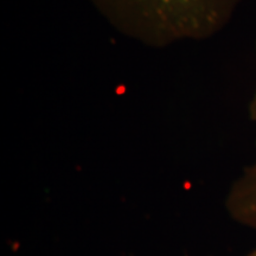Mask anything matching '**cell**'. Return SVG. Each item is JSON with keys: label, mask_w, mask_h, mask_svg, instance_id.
<instances>
[{"label": "cell", "mask_w": 256, "mask_h": 256, "mask_svg": "<svg viewBox=\"0 0 256 256\" xmlns=\"http://www.w3.org/2000/svg\"><path fill=\"white\" fill-rule=\"evenodd\" d=\"M247 256H256V246H255V248L252 249V250L249 252V254L247 255Z\"/></svg>", "instance_id": "obj_4"}, {"label": "cell", "mask_w": 256, "mask_h": 256, "mask_svg": "<svg viewBox=\"0 0 256 256\" xmlns=\"http://www.w3.org/2000/svg\"><path fill=\"white\" fill-rule=\"evenodd\" d=\"M124 37L154 49L215 37L242 0H87Z\"/></svg>", "instance_id": "obj_1"}, {"label": "cell", "mask_w": 256, "mask_h": 256, "mask_svg": "<svg viewBox=\"0 0 256 256\" xmlns=\"http://www.w3.org/2000/svg\"><path fill=\"white\" fill-rule=\"evenodd\" d=\"M226 209L232 220L256 230V158L232 183L226 198Z\"/></svg>", "instance_id": "obj_2"}, {"label": "cell", "mask_w": 256, "mask_h": 256, "mask_svg": "<svg viewBox=\"0 0 256 256\" xmlns=\"http://www.w3.org/2000/svg\"><path fill=\"white\" fill-rule=\"evenodd\" d=\"M248 113H249V118H250V120L252 121V122L256 124V89H255L254 94H252L250 102H249Z\"/></svg>", "instance_id": "obj_3"}]
</instances>
